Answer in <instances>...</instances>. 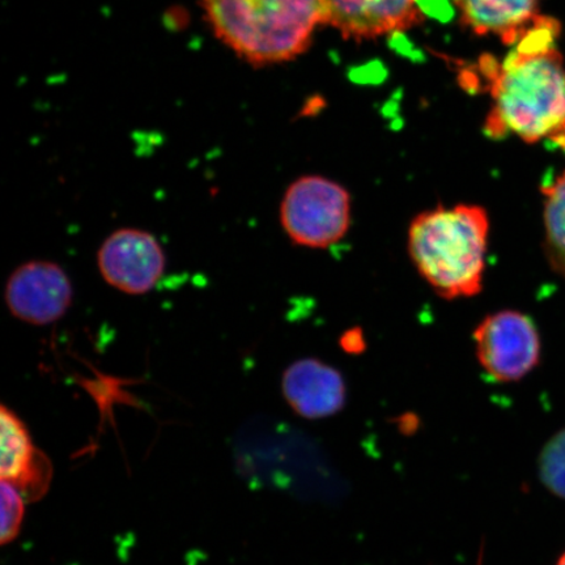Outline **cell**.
<instances>
[{"label":"cell","mask_w":565,"mask_h":565,"mask_svg":"<svg viewBox=\"0 0 565 565\" xmlns=\"http://www.w3.org/2000/svg\"><path fill=\"white\" fill-rule=\"evenodd\" d=\"M561 25L540 15L512 42L503 62L482 60L492 108L487 136L519 137L527 143L551 139L565 129V67L556 47Z\"/></svg>","instance_id":"cell-1"},{"label":"cell","mask_w":565,"mask_h":565,"mask_svg":"<svg viewBox=\"0 0 565 565\" xmlns=\"http://www.w3.org/2000/svg\"><path fill=\"white\" fill-rule=\"evenodd\" d=\"M490 217L476 204L424 211L408 228V253L423 279L445 299L480 292Z\"/></svg>","instance_id":"cell-2"},{"label":"cell","mask_w":565,"mask_h":565,"mask_svg":"<svg viewBox=\"0 0 565 565\" xmlns=\"http://www.w3.org/2000/svg\"><path fill=\"white\" fill-rule=\"evenodd\" d=\"M212 32L253 66L289 62L306 53L321 0H201Z\"/></svg>","instance_id":"cell-3"},{"label":"cell","mask_w":565,"mask_h":565,"mask_svg":"<svg viewBox=\"0 0 565 565\" xmlns=\"http://www.w3.org/2000/svg\"><path fill=\"white\" fill-rule=\"evenodd\" d=\"M280 222L296 245L324 249L348 233L351 196L342 185L324 177H301L282 196Z\"/></svg>","instance_id":"cell-4"},{"label":"cell","mask_w":565,"mask_h":565,"mask_svg":"<svg viewBox=\"0 0 565 565\" xmlns=\"http://www.w3.org/2000/svg\"><path fill=\"white\" fill-rule=\"evenodd\" d=\"M477 358L499 383L524 379L539 365L541 341L530 318L515 310L487 316L475 331Z\"/></svg>","instance_id":"cell-5"},{"label":"cell","mask_w":565,"mask_h":565,"mask_svg":"<svg viewBox=\"0 0 565 565\" xmlns=\"http://www.w3.org/2000/svg\"><path fill=\"white\" fill-rule=\"evenodd\" d=\"M97 266L113 288L127 295H145L164 275L167 258L151 233L122 228L106 237L97 253Z\"/></svg>","instance_id":"cell-6"},{"label":"cell","mask_w":565,"mask_h":565,"mask_svg":"<svg viewBox=\"0 0 565 565\" xmlns=\"http://www.w3.org/2000/svg\"><path fill=\"white\" fill-rule=\"evenodd\" d=\"M74 289L60 265L31 260L10 275L4 289L7 308L13 317L35 327L60 321L73 303Z\"/></svg>","instance_id":"cell-7"},{"label":"cell","mask_w":565,"mask_h":565,"mask_svg":"<svg viewBox=\"0 0 565 565\" xmlns=\"http://www.w3.org/2000/svg\"><path fill=\"white\" fill-rule=\"evenodd\" d=\"M323 24L344 39L374 40L419 25L420 0H321Z\"/></svg>","instance_id":"cell-8"},{"label":"cell","mask_w":565,"mask_h":565,"mask_svg":"<svg viewBox=\"0 0 565 565\" xmlns=\"http://www.w3.org/2000/svg\"><path fill=\"white\" fill-rule=\"evenodd\" d=\"M0 478L17 487L26 500L42 498L53 477V466L34 447L23 420L7 406L0 407Z\"/></svg>","instance_id":"cell-9"},{"label":"cell","mask_w":565,"mask_h":565,"mask_svg":"<svg viewBox=\"0 0 565 565\" xmlns=\"http://www.w3.org/2000/svg\"><path fill=\"white\" fill-rule=\"evenodd\" d=\"M282 395L302 418H329L345 405V384L341 373L321 360L307 358L289 365L281 381Z\"/></svg>","instance_id":"cell-10"},{"label":"cell","mask_w":565,"mask_h":565,"mask_svg":"<svg viewBox=\"0 0 565 565\" xmlns=\"http://www.w3.org/2000/svg\"><path fill=\"white\" fill-rule=\"evenodd\" d=\"M541 0H455L465 26L478 35L497 34L511 45L540 17Z\"/></svg>","instance_id":"cell-11"},{"label":"cell","mask_w":565,"mask_h":565,"mask_svg":"<svg viewBox=\"0 0 565 565\" xmlns=\"http://www.w3.org/2000/svg\"><path fill=\"white\" fill-rule=\"evenodd\" d=\"M543 195L547 258L565 278V172L543 188Z\"/></svg>","instance_id":"cell-12"},{"label":"cell","mask_w":565,"mask_h":565,"mask_svg":"<svg viewBox=\"0 0 565 565\" xmlns=\"http://www.w3.org/2000/svg\"><path fill=\"white\" fill-rule=\"evenodd\" d=\"M540 475L542 482L551 492L565 499V429L543 449L540 458Z\"/></svg>","instance_id":"cell-13"},{"label":"cell","mask_w":565,"mask_h":565,"mask_svg":"<svg viewBox=\"0 0 565 565\" xmlns=\"http://www.w3.org/2000/svg\"><path fill=\"white\" fill-rule=\"evenodd\" d=\"M0 497H2V527H0V543L7 545L17 539L20 533L21 522L24 519V500L21 493L10 483L0 484Z\"/></svg>","instance_id":"cell-14"},{"label":"cell","mask_w":565,"mask_h":565,"mask_svg":"<svg viewBox=\"0 0 565 565\" xmlns=\"http://www.w3.org/2000/svg\"><path fill=\"white\" fill-rule=\"evenodd\" d=\"M550 140L554 141V143L562 148V150L565 152V129H563L561 132H557L556 136Z\"/></svg>","instance_id":"cell-15"},{"label":"cell","mask_w":565,"mask_h":565,"mask_svg":"<svg viewBox=\"0 0 565 565\" xmlns=\"http://www.w3.org/2000/svg\"><path fill=\"white\" fill-rule=\"evenodd\" d=\"M557 565H565V554L562 556V559L559 563H557Z\"/></svg>","instance_id":"cell-16"}]
</instances>
